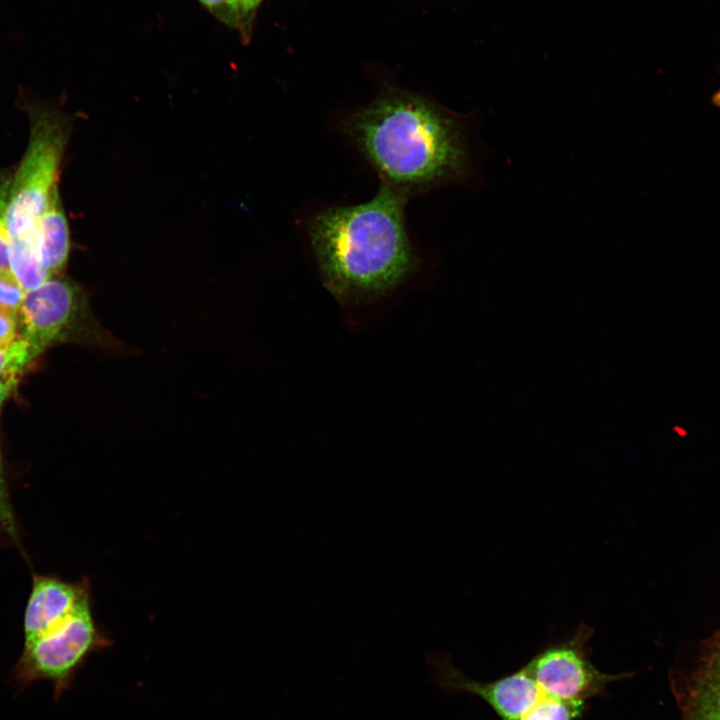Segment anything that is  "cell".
I'll list each match as a JSON object with an SVG mask.
<instances>
[{"instance_id":"cell-13","label":"cell","mask_w":720,"mask_h":720,"mask_svg":"<svg viewBox=\"0 0 720 720\" xmlns=\"http://www.w3.org/2000/svg\"><path fill=\"white\" fill-rule=\"evenodd\" d=\"M584 705L544 695L520 720H577L584 711Z\"/></svg>"},{"instance_id":"cell-3","label":"cell","mask_w":720,"mask_h":720,"mask_svg":"<svg viewBox=\"0 0 720 720\" xmlns=\"http://www.w3.org/2000/svg\"><path fill=\"white\" fill-rule=\"evenodd\" d=\"M17 330L33 358L57 343H76L106 352H127L94 315L86 292L65 278H51L26 292L17 315Z\"/></svg>"},{"instance_id":"cell-5","label":"cell","mask_w":720,"mask_h":720,"mask_svg":"<svg viewBox=\"0 0 720 720\" xmlns=\"http://www.w3.org/2000/svg\"><path fill=\"white\" fill-rule=\"evenodd\" d=\"M102 642L86 598L62 624L24 644L13 677L21 686L49 681L58 698L86 657Z\"/></svg>"},{"instance_id":"cell-9","label":"cell","mask_w":720,"mask_h":720,"mask_svg":"<svg viewBox=\"0 0 720 720\" xmlns=\"http://www.w3.org/2000/svg\"><path fill=\"white\" fill-rule=\"evenodd\" d=\"M38 248L52 278L64 269L70 251V233L58 186L36 225Z\"/></svg>"},{"instance_id":"cell-8","label":"cell","mask_w":720,"mask_h":720,"mask_svg":"<svg viewBox=\"0 0 720 720\" xmlns=\"http://www.w3.org/2000/svg\"><path fill=\"white\" fill-rule=\"evenodd\" d=\"M88 598L79 585L50 576H36L24 615V644L67 620Z\"/></svg>"},{"instance_id":"cell-20","label":"cell","mask_w":720,"mask_h":720,"mask_svg":"<svg viewBox=\"0 0 720 720\" xmlns=\"http://www.w3.org/2000/svg\"><path fill=\"white\" fill-rule=\"evenodd\" d=\"M263 0H236L247 19L254 24L257 10Z\"/></svg>"},{"instance_id":"cell-19","label":"cell","mask_w":720,"mask_h":720,"mask_svg":"<svg viewBox=\"0 0 720 720\" xmlns=\"http://www.w3.org/2000/svg\"><path fill=\"white\" fill-rule=\"evenodd\" d=\"M684 720H720V705L686 711Z\"/></svg>"},{"instance_id":"cell-1","label":"cell","mask_w":720,"mask_h":720,"mask_svg":"<svg viewBox=\"0 0 720 720\" xmlns=\"http://www.w3.org/2000/svg\"><path fill=\"white\" fill-rule=\"evenodd\" d=\"M344 131L382 183L405 197L471 175L462 121L410 91L384 90L346 119Z\"/></svg>"},{"instance_id":"cell-22","label":"cell","mask_w":720,"mask_h":720,"mask_svg":"<svg viewBox=\"0 0 720 720\" xmlns=\"http://www.w3.org/2000/svg\"><path fill=\"white\" fill-rule=\"evenodd\" d=\"M712 103L714 106L720 108V86L712 96Z\"/></svg>"},{"instance_id":"cell-16","label":"cell","mask_w":720,"mask_h":720,"mask_svg":"<svg viewBox=\"0 0 720 720\" xmlns=\"http://www.w3.org/2000/svg\"><path fill=\"white\" fill-rule=\"evenodd\" d=\"M12 176L10 172L0 171V269L9 268L7 210Z\"/></svg>"},{"instance_id":"cell-15","label":"cell","mask_w":720,"mask_h":720,"mask_svg":"<svg viewBox=\"0 0 720 720\" xmlns=\"http://www.w3.org/2000/svg\"><path fill=\"white\" fill-rule=\"evenodd\" d=\"M33 359L28 344L20 338L0 348V377L18 376Z\"/></svg>"},{"instance_id":"cell-21","label":"cell","mask_w":720,"mask_h":720,"mask_svg":"<svg viewBox=\"0 0 720 720\" xmlns=\"http://www.w3.org/2000/svg\"><path fill=\"white\" fill-rule=\"evenodd\" d=\"M17 384V376L0 377V407Z\"/></svg>"},{"instance_id":"cell-17","label":"cell","mask_w":720,"mask_h":720,"mask_svg":"<svg viewBox=\"0 0 720 720\" xmlns=\"http://www.w3.org/2000/svg\"><path fill=\"white\" fill-rule=\"evenodd\" d=\"M0 529L14 542L19 543L18 526L11 505L0 452Z\"/></svg>"},{"instance_id":"cell-6","label":"cell","mask_w":720,"mask_h":720,"mask_svg":"<svg viewBox=\"0 0 720 720\" xmlns=\"http://www.w3.org/2000/svg\"><path fill=\"white\" fill-rule=\"evenodd\" d=\"M593 629L580 624L566 640L546 647L525 668L549 697L578 703L602 695L609 683L626 674H607L590 660L588 642Z\"/></svg>"},{"instance_id":"cell-18","label":"cell","mask_w":720,"mask_h":720,"mask_svg":"<svg viewBox=\"0 0 720 720\" xmlns=\"http://www.w3.org/2000/svg\"><path fill=\"white\" fill-rule=\"evenodd\" d=\"M17 339V318L0 310V348L10 346Z\"/></svg>"},{"instance_id":"cell-2","label":"cell","mask_w":720,"mask_h":720,"mask_svg":"<svg viewBox=\"0 0 720 720\" xmlns=\"http://www.w3.org/2000/svg\"><path fill=\"white\" fill-rule=\"evenodd\" d=\"M405 196L382 183L369 201L316 214L309 236L321 276L335 295H377L415 265L404 219Z\"/></svg>"},{"instance_id":"cell-4","label":"cell","mask_w":720,"mask_h":720,"mask_svg":"<svg viewBox=\"0 0 720 720\" xmlns=\"http://www.w3.org/2000/svg\"><path fill=\"white\" fill-rule=\"evenodd\" d=\"M30 137L9 191V238L36 230L53 190L58 186L61 161L70 133L65 115L56 109L30 104Z\"/></svg>"},{"instance_id":"cell-11","label":"cell","mask_w":720,"mask_h":720,"mask_svg":"<svg viewBox=\"0 0 720 720\" xmlns=\"http://www.w3.org/2000/svg\"><path fill=\"white\" fill-rule=\"evenodd\" d=\"M8 267L26 292L52 278L40 256L36 230L9 238Z\"/></svg>"},{"instance_id":"cell-10","label":"cell","mask_w":720,"mask_h":720,"mask_svg":"<svg viewBox=\"0 0 720 720\" xmlns=\"http://www.w3.org/2000/svg\"><path fill=\"white\" fill-rule=\"evenodd\" d=\"M682 708L720 704V635L702 654L681 691Z\"/></svg>"},{"instance_id":"cell-7","label":"cell","mask_w":720,"mask_h":720,"mask_svg":"<svg viewBox=\"0 0 720 720\" xmlns=\"http://www.w3.org/2000/svg\"><path fill=\"white\" fill-rule=\"evenodd\" d=\"M430 679L442 690L465 692L484 700L502 720H520L545 695L525 666L505 677L477 681L466 676L443 652L426 654Z\"/></svg>"},{"instance_id":"cell-12","label":"cell","mask_w":720,"mask_h":720,"mask_svg":"<svg viewBox=\"0 0 720 720\" xmlns=\"http://www.w3.org/2000/svg\"><path fill=\"white\" fill-rule=\"evenodd\" d=\"M220 22L237 31L244 42L251 39L253 24L235 0H199Z\"/></svg>"},{"instance_id":"cell-14","label":"cell","mask_w":720,"mask_h":720,"mask_svg":"<svg viewBox=\"0 0 720 720\" xmlns=\"http://www.w3.org/2000/svg\"><path fill=\"white\" fill-rule=\"evenodd\" d=\"M26 291L9 268L0 269V310L17 318Z\"/></svg>"}]
</instances>
